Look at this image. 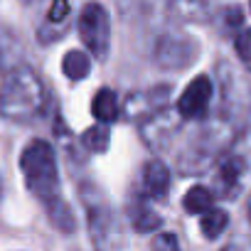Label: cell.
<instances>
[{
  "mask_svg": "<svg viewBox=\"0 0 251 251\" xmlns=\"http://www.w3.org/2000/svg\"><path fill=\"white\" fill-rule=\"evenodd\" d=\"M45 108V84L35 69L13 67L0 84V113L8 121L27 123Z\"/></svg>",
  "mask_w": 251,
  "mask_h": 251,
  "instance_id": "cell-1",
  "label": "cell"
},
{
  "mask_svg": "<svg viewBox=\"0 0 251 251\" xmlns=\"http://www.w3.org/2000/svg\"><path fill=\"white\" fill-rule=\"evenodd\" d=\"M20 170L25 177L27 190L50 209L57 204L59 197V170H57V158L54 151L47 141H32L25 146L20 155Z\"/></svg>",
  "mask_w": 251,
  "mask_h": 251,
  "instance_id": "cell-2",
  "label": "cell"
},
{
  "mask_svg": "<svg viewBox=\"0 0 251 251\" xmlns=\"http://www.w3.org/2000/svg\"><path fill=\"white\" fill-rule=\"evenodd\" d=\"M76 27H79V37H81L84 47L96 59H103L108 54V45H111V18H108L106 8L99 3L84 5V10L79 13Z\"/></svg>",
  "mask_w": 251,
  "mask_h": 251,
  "instance_id": "cell-3",
  "label": "cell"
},
{
  "mask_svg": "<svg viewBox=\"0 0 251 251\" xmlns=\"http://www.w3.org/2000/svg\"><path fill=\"white\" fill-rule=\"evenodd\" d=\"M212 79L200 74L192 79V84L182 91V96L177 99V116L182 118H202L209 111L212 103Z\"/></svg>",
  "mask_w": 251,
  "mask_h": 251,
  "instance_id": "cell-4",
  "label": "cell"
},
{
  "mask_svg": "<svg viewBox=\"0 0 251 251\" xmlns=\"http://www.w3.org/2000/svg\"><path fill=\"white\" fill-rule=\"evenodd\" d=\"M241 175H244V160L236 155H224L214 170L212 195H219L222 200H234V195L241 187Z\"/></svg>",
  "mask_w": 251,
  "mask_h": 251,
  "instance_id": "cell-5",
  "label": "cell"
},
{
  "mask_svg": "<svg viewBox=\"0 0 251 251\" xmlns=\"http://www.w3.org/2000/svg\"><path fill=\"white\" fill-rule=\"evenodd\" d=\"M195 57V47L185 37H163L155 47V62L163 69H182Z\"/></svg>",
  "mask_w": 251,
  "mask_h": 251,
  "instance_id": "cell-6",
  "label": "cell"
},
{
  "mask_svg": "<svg viewBox=\"0 0 251 251\" xmlns=\"http://www.w3.org/2000/svg\"><path fill=\"white\" fill-rule=\"evenodd\" d=\"M168 94H170L168 86H160V89H153V91H143V94H131L128 101H126V113H128L131 118L148 121L151 116L165 111Z\"/></svg>",
  "mask_w": 251,
  "mask_h": 251,
  "instance_id": "cell-7",
  "label": "cell"
},
{
  "mask_svg": "<svg viewBox=\"0 0 251 251\" xmlns=\"http://www.w3.org/2000/svg\"><path fill=\"white\" fill-rule=\"evenodd\" d=\"M141 185H143L146 200H163V197H168L170 185H173V177H170V170L165 168V163L148 160L146 168H143Z\"/></svg>",
  "mask_w": 251,
  "mask_h": 251,
  "instance_id": "cell-8",
  "label": "cell"
},
{
  "mask_svg": "<svg viewBox=\"0 0 251 251\" xmlns=\"http://www.w3.org/2000/svg\"><path fill=\"white\" fill-rule=\"evenodd\" d=\"M175 118V116H173ZM173 118H170V113L168 111H160V113H155V116H151L146 123H143V136H146V143L151 146V148H165V138H173V133L177 131V126L173 123Z\"/></svg>",
  "mask_w": 251,
  "mask_h": 251,
  "instance_id": "cell-9",
  "label": "cell"
},
{
  "mask_svg": "<svg viewBox=\"0 0 251 251\" xmlns=\"http://www.w3.org/2000/svg\"><path fill=\"white\" fill-rule=\"evenodd\" d=\"M131 224L136 231L141 234H148V231H155L163 226V217L148 204L146 197H136V202H131Z\"/></svg>",
  "mask_w": 251,
  "mask_h": 251,
  "instance_id": "cell-10",
  "label": "cell"
},
{
  "mask_svg": "<svg viewBox=\"0 0 251 251\" xmlns=\"http://www.w3.org/2000/svg\"><path fill=\"white\" fill-rule=\"evenodd\" d=\"M91 111L94 116L99 118L101 126H111L113 121H118V101H116V94L111 89H99L96 96H94V103H91Z\"/></svg>",
  "mask_w": 251,
  "mask_h": 251,
  "instance_id": "cell-11",
  "label": "cell"
},
{
  "mask_svg": "<svg viewBox=\"0 0 251 251\" xmlns=\"http://www.w3.org/2000/svg\"><path fill=\"white\" fill-rule=\"evenodd\" d=\"M182 207L190 214H207L209 209H214V195L204 185H195L192 190H187V195L182 200Z\"/></svg>",
  "mask_w": 251,
  "mask_h": 251,
  "instance_id": "cell-12",
  "label": "cell"
},
{
  "mask_svg": "<svg viewBox=\"0 0 251 251\" xmlns=\"http://www.w3.org/2000/svg\"><path fill=\"white\" fill-rule=\"evenodd\" d=\"M62 72H64L67 79H72V81L86 79L89 72H91V59H89V54H84V52H79V50L67 52V54H64V62H62Z\"/></svg>",
  "mask_w": 251,
  "mask_h": 251,
  "instance_id": "cell-13",
  "label": "cell"
},
{
  "mask_svg": "<svg viewBox=\"0 0 251 251\" xmlns=\"http://www.w3.org/2000/svg\"><path fill=\"white\" fill-rule=\"evenodd\" d=\"M226 226H229V214L224 209H217L214 207V209H209L207 214L200 217V229H202V234L207 239H217Z\"/></svg>",
  "mask_w": 251,
  "mask_h": 251,
  "instance_id": "cell-14",
  "label": "cell"
},
{
  "mask_svg": "<svg viewBox=\"0 0 251 251\" xmlns=\"http://www.w3.org/2000/svg\"><path fill=\"white\" fill-rule=\"evenodd\" d=\"M81 143L89 148V151H94V153H103L106 148H108V143H111V133H108V126H91L89 131H84V136H81Z\"/></svg>",
  "mask_w": 251,
  "mask_h": 251,
  "instance_id": "cell-15",
  "label": "cell"
},
{
  "mask_svg": "<svg viewBox=\"0 0 251 251\" xmlns=\"http://www.w3.org/2000/svg\"><path fill=\"white\" fill-rule=\"evenodd\" d=\"M234 50H236L241 64L251 72V27H241L234 35Z\"/></svg>",
  "mask_w": 251,
  "mask_h": 251,
  "instance_id": "cell-16",
  "label": "cell"
},
{
  "mask_svg": "<svg viewBox=\"0 0 251 251\" xmlns=\"http://www.w3.org/2000/svg\"><path fill=\"white\" fill-rule=\"evenodd\" d=\"M153 251H180V241H177L175 234L163 231L153 239Z\"/></svg>",
  "mask_w": 251,
  "mask_h": 251,
  "instance_id": "cell-17",
  "label": "cell"
},
{
  "mask_svg": "<svg viewBox=\"0 0 251 251\" xmlns=\"http://www.w3.org/2000/svg\"><path fill=\"white\" fill-rule=\"evenodd\" d=\"M72 13L69 3H64V0H59V3H54L47 13V25H57V23H64L67 25V15Z\"/></svg>",
  "mask_w": 251,
  "mask_h": 251,
  "instance_id": "cell-18",
  "label": "cell"
},
{
  "mask_svg": "<svg viewBox=\"0 0 251 251\" xmlns=\"http://www.w3.org/2000/svg\"><path fill=\"white\" fill-rule=\"evenodd\" d=\"M222 251H251V241H249V239H234V241H229Z\"/></svg>",
  "mask_w": 251,
  "mask_h": 251,
  "instance_id": "cell-19",
  "label": "cell"
},
{
  "mask_svg": "<svg viewBox=\"0 0 251 251\" xmlns=\"http://www.w3.org/2000/svg\"><path fill=\"white\" fill-rule=\"evenodd\" d=\"M249 224H251V200H249Z\"/></svg>",
  "mask_w": 251,
  "mask_h": 251,
  "instance_id": "cell-20",
  "label": "cell"
}]
</instances>
